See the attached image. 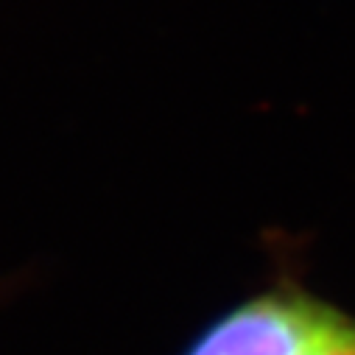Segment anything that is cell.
<instances>
[{"label": "cell", "mask_w": 355, "mask_h": 355, "mask_svg": "<svg viewBox=\"0 0 355 355\" xmlns=\"http://www.w3.org/2000/svg\"><path fill=\"white\" fill-rule=\"evenodd\" d=\"M302 355H355V313L333 336H327L324 341L313 344Z\"/></svg>", "instance_id": "cell-2"}, {"label": "cell", "mask_w": 355, "mask_h": 355, "mask_svg": "<svg viewBox=\"0 0 355 355\" xmlns=\"http://www.w3.org/2000/svg\"><path fill=\"white\" fill-rule=\"evenodd\" d=\"M349 316L300 280L280 275L272 286L221 313L185 355H302Z\"/></svg>", "instance_id": "cell-1"}]
</instances>
